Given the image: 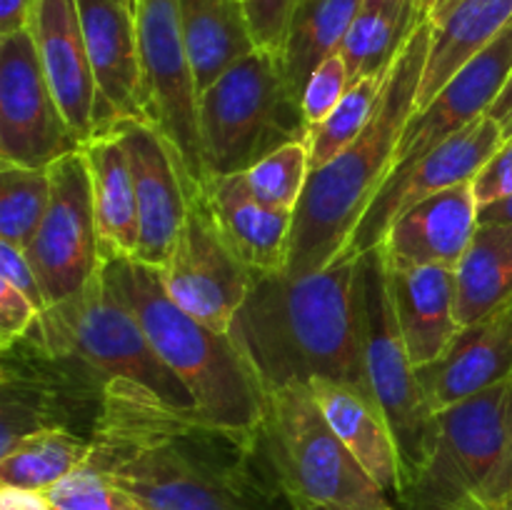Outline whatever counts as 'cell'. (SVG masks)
I'll use <instances>...</instances> for the list:
<instances>
[{
    "mask_svg": "<svg viewBox=\"0 0 512 510\" xmlns=\"http://www.w3.org/2000/svg\"><path fill=\"white\" fill-rule=\"evenodd\" d=\"M198 120L205 175L245 173L310 130L280 58L260 48L200 93Z\"/></svg>",
    "mask_w": 512,
    "mask_h": 510,
    "instance_id": "5b68a950",
    "label": "cell"
},
{
    "mask_svg": "<svg viewBox=\"0 0 512 510\" xmlns=\"http://www.w3.org/2000/svg\"><path fill=\"white\" fill-rule=\"evenodd\" d=\"M473 193L480 208L512 195V138L500 145L498 153L473 178Z\"/></svg>",
    "mask_w": 512,
    "mask_h": 510,
    "instance_id": "74e56055",
    "label": "cell"
},
{
    "mask_svg": "<svg viewBox=\"0 0 512 510\" xmlns=\"http://www.w3.org/2000/svg\"><path fill=\"white\" fill-rule=\"evenodd\" d=\"M30 33L55 100L80 143L113 130L95 85L78 0H35Z\"/></svg>",
    "mask_w": 512,
    "mask_h": 510,
    "instance_id": "e0dca14e",
    "label": "cell"
},
{
    "mask_svg": "<svg viewBox=\"0 0 512 510\" xmlns=\"http://www.w3.org/2000/svg\"><path fill=\"white\" fill-rule=\"evenodd\" d=\"M120 3H128V5H135V0H120Z\"/></svg>",
    "mask_w": 512,
    "mask_h": 510,
    "instance_id": "681fc988",
    "label": "cell"
},
{
    "mask_svg": "<svg viewBox=\"0 0 512 510\" xmlns=\"http://www.w3.org/2000/svg\"><path fill=\"white\" fill-rule=\"evenodd\" d=\"M158 273L180 308L218 333H228L235 313L248 298L253 270L220 235L200 185L190 200L178 240Z\"/></svg>",
    "mask_w": 512,
    "mask_h": 510,
    "instance_id": "4fadbf2b",
    "label": "cell"
},
{
    "mask_svg": "<svg viewBox=\"0 0 512 510\" xmlns=\"http://www.w3.org/2000/svg\"><path fill=\"white\" fill-rule=\"evenodd\" d=\"M0 278H5L20 293L28 295L35 303V308L40 310V315L45 313L48 305H45L43 288H40L38 273H35L25 248H18V245L8 243V240H0Z\"/></svg>",
    "mask_w": 512,
    "mask_h": 510,
    "instance_id": "f35d334b",
    "label": "cell"
},
{
    "mask_svg": "<svg viewBox=\"0 0 512 510\" xmlns=\"http://www.w3.org/2000/svg\"><path fill=\"white\" fill-rule=\"evenodd\" d=\"M50 205L48 168H0V240L28 248Z\"/></svg>",
    "mask_w": 512,
    "mask_h": 510,
    "instance_id": "1f68e13d",
    "label": "cell"
},
{
    "mask_svg": "<svg viewBox=\"0 0 512 510\" xmlns=\"http://www.w3.org/2000/svg\"><path fill=\"white\" fill-rule=\"evenodd\" d=\"M498 510H512V493L508 495V498H505V503L503 505H500V508Z\"/></svg>",
    "mask_w": 512,
    "mask_h": 510,
    "instance_id": "c3c4849f",
    "label": "cell"
},
{
    "mask_svg": "<svg viewBox=\"0 0 512 510\" xmlns=\"http://www.w3.org/2000/svg\"><path fill=\"white\" fill-rule=\"evenodd\" d=\"M0 510H55L48 495L40 490H23L0 485Z\"/></svg>",
    "mask_w": 512,
    "mask_h": 510,
    "instance_id": "60d3db41",
    "label": "cell"
},
{
    "mask_svg": "<svg viewBox=\"0 0 512 510\" xmlns=\"http://www.w3.org/2000/svg\"><path fill=\"white\" fill-rule=\"evenodd\" d=\"M363 0H300L285 33L283 63L293 93L303 95L305 83L323 60L340 53Z\"/></svg>",
    "mask_w": 512,
    "mask_h": 510,
    "instance_id": "f1b7e54d",
    "label": "cell"
},
{
    "mask_svg": "<svg viewBox=\"0 0 512 510\" xmlns=\"http://www.w3.org/2000/svg\"><path fill=\"white\" fill-rule=\"evenodd\" d=\"M200 193L220 235L253 273H283L295 213L260 203L250 193L245 173L205 175Z\"/></svg>",
    "mask_w": 512,
    "mask_h": 510,
    "instance_id": "44dd1931",
    "label": "cell"
},
{
    "mask_svg": "<svg viewBox=\"0 0 512 510\" xmlns=\"http://www.w3.org/2000/svg\"><path fill=\"white\" fill-rule=\"evenodd\" d=\"M178 5L198 93L258 50L243 0H178Z\"/></svg>",
    "mask_w": 512,
    "mask_h": 510,
    "instance_id": "484cf974",
    "label": "cell"
},
{
    "mask_svg": "<svg viewBox=\"0 0 512 510\" xmlns=\"http://www.w3.org/2000/svg\"><path fill=\"white\" fill-rule=\"evenodd\" d=\"M295 510H325V508H315V505H303V503H295ZM398 510H488V508H485V505H480V503L460 505V508H418V505L398 503Z\"/></svg>",
    "mask_w": 512,
    "mask_h": 510,
    "instance_id": "f6af8a7d",
    "label": "cell"
},
{
    "mask_svg": "<svg viewBox=\"0 0 512 510\" xmlns=\"http://www.w3.org/2000/svg\"><path fill=\"white\" fill-rule=\"evenodd\" d=\"M265 400V448L293 503L325 510H398L330 428L308 383H290Z\"/></svg>",
    "mask_w": 512,
    "mask_h": 510,
    "instance_id": "8992f818",
    "label": "cell"
},
{
    "mask_svg": "<svg viewBox=\"0 0 512 510\" xmlns=\"http://www.w3.org/2000/svg\"><path fill=\"white\" fill-rule=\"evenodd\" d=\"M510 403L512 380L440 410L428 460L398 503L418 508L478 503L508 448Z\"/></svg>",
    "mask_w": 512,
    "mask_h": 510,
    "instance_id": "9c48e42d",
    "label": "cell"
},
{
    "mask_svg": "<svg viewBox=\"0 0 512 510\" xmlns=\"http://www.w3.org/2000/svg\"><path fill=\"white\" fill-rule=\"evenodd\" d=\"M95 85L110 125L148 120L143 63L133 5L120 0H78Z\"/></svg>",
    "mask_w": 512,
    "mask_h": 510,
    "instance_id": "ac0fdd59",
    "label": "cell"
},
{
    "mask_svg": "<svg viewBox=\"0 0 512 510\" xmlns=\"http://www.w3.org/2000/svg\"><path fill=\"white\" fill-rule=\"evenodd\" d=\"M38 320L40 310L35 308L33 300L5 278H0V343H3V350L13 348L25 335H30Z\"/></svg>",
    "mask_w": 512,
    "mask_h": 510,
    "instance_id": "8d00e7d4",
    "label": "cell"
},
{
    "mask_svg": "<svg viewBox=\"0 0 512 510\" xmlns=\"http://www.w3.org/2000/svg\"><path fill=\"white\" fill-rule=\"evenodd\" d=\"M33 330L38 348L50 358H75L105 380H130L175 408L198 410L183 380L155 353L128 303L105 280L103 268L78 298L45 310Z\"/></svg>",
    "mask_w": 512,
    "mask_h": 510,
    "instance_id": "52a82bcc",
    "label": "cell"
},
{
    "mask_svg": "<svg viewBox=\"0 0 512 510\" xmlns=\"http://www.w3.org/2000/svg\"><path fill=\"white\" fill-rule=\"evenodd\" d=\"M423 18L418 0H363L340 48L350 80L388 73Z\"/></svg>",
    "mask_w": 512,
    "mask_h": 510,
    "instance_id": "83f0119b",
    "label": "cell"
},
{
    "mask_svg": "<svg viewBox=\"0 0 512 510\" xmlns=\"http://www.w3.org/2000/svg\"><path fill=\"white\" fill-rule=\"evenodd\" d=\"M418 3H420V13H423L425 18H428V15L433 13V10H435V5H438L440 0H418Z\"/></svg>",
    "mask_w": 512,
    "mask_h": 510,
    "instance_id": "bcb514c9",
    "label": "cell"
},
{
    "mask_svg": "<svg viewBox=\"0 0 512 510\" xmlns=\"http://www.w3.org/2000/svg\"><path fill=\"white\" fill-rule=\"evenodd\" d=\"M88 463L148 510H295L260 433L210 423L130 380L100 385Z\"/></svg>",
    "mask_w": 512,
    "mask_h": 510,
    "instance_id": "6da1fadb",
    "label": "cell"
},
{
    "mask_svg": "<svg viewBox=\"0 0 512 510\" xmlns=\"http://www.w3.org/2000/svg\"><path fill=\"white\" fill-rule=\"evenodd\" d=\"M93 188L95 225L103 260H138L140 225L128 148L118 130H105L83 143Z\"/></svg>",
    "mask_w": 512,
    "mask_h": 510,
    "instance_id": "d4e9b609",
    "label": "cell"
},
{
    "mask_svg": "<svg viewBox=\"0 0 512 510\" xmlns=\"http://www.w3.org/2000/svg\"><path fill=\"white\" fill-rule=\"evenodd\" d=\"M512 493V403H510V433H508V448H505L503 463L495 470L490 483L480 493L478 503L485 505L488 510H498L505 503V498Z\"/></svg>",
    "mask_w": 512,
    "mask_h": 510,
    "instance_id": "ab89813d",
    "label": "cell"
},
{
    "mask_svg": "<svg viewBox=\"0 0 512 510\" xmlns=\"http://www.w3.org/2000/svg\"><path fill=\"white\" fill-rule=\"evenodd\" d=\"M388 273L395 318L410 358L418 368L433 363L463 330L455 308V270L443 265H388Z\"/></svg>",
    "mask_w": 512,
    "mask_h": 510,
    "instance_id": "7402d4cb",
    "label": "cell"
},
{
    "mask_svg": "<svg viewBox=\"0 0 512 510\" xmlns=\"http://www.w3.org/2000/svg\"><path fill=\"white\" fill-rule=\"evenodd\" d=\"M358 265L360 258H338L308 275L253 273L228 335L263 395L325 378L375 398L363 358Z\"/></svg>",
    "mask_w": 512,
    "mask_h": 510,
    "instance_id": "7a4b0ae2",
    "label": "cell"
},
{
    "mask_svg": "<svg viewBox=\"0 0 512 510\" xmlns=\"http://www.w3.org/2000/svg\"><path fill=\"white\" fill-rule=\"evenodd\" d=\"M310 178V145L308 138L293 140L280 145L278 150L260 158L258 163L245 170L248 188L260 203L275 210L295 213L305 185Z\"/></svg>",
    "mask_w": 512,
    "mask_h": 510,
    "instance_id": "d6a6232c",
    "label": "cell"
},
{
    "mask_svg": "<svg viewBox=\"0 0 512 510\" xmlns=\"http://www.w3.org/2000/svg\"><path fill=\"white\" fill-rule=\"evenodd\" d=\"M55 510H148L128 488L98 465L85 463L45 490Z\"/></svg>",
    "mask_w": 512,
    "mask_h": 510,
    "instance_id": "836d02e7",
    "label": "cell"
},
{
    "mask_svg": "<svg viewBox=\"0 0 512 510\" xmlns=\"http://www.w3.org/2000/svg\"><path fill=\"white\" fill-rule=\"evenodd\" d=\"M358 295L365 373H368L375 400L393 428L400 450V465H403L405 493L428 460L435 415L425 403L418 365L410 358V350L395 318L388 263L380 245L360 255Z\"/></svg>",
    "mask_w": 512,
    "mask_h": 510,
    "instance_id": "ba28073f",
    "label": "cell"
},
{
    "mask_svg": "<svg viewBox=\"0 0 512 510\" xmlns=\"http://www.w3.org/2000/svg\"><path fill=\"white\" fill-rule=\"evenodd\" d=\"M103 273L143 325L160 360L190 390L198 413L240 433H260L268 400L230 335L180 308L165 290L158 268L118 258L105 260Z\"/></svg>",
    "mask_w": 512,
    "mask_h": 510,
    "instance_id": "277c9868",
    "label": "cell"
},
{
    "mask_svg": "<svg viewBox=\"0 0 512 510\" xmlns=\"http://www.w3.org/2000/svg\"><path fill=\"white\" fill-rule=\"evenodd\" d=\"M385 80H388V73L365 75V78L355 80L348 93L343 95V100L333 108V113L308 130L310 173L338 158L368 128L375 108H378L380 95H383Z\"/></svg>",
    "mask_w": 512,
    "mask_h": 510,
    "instance_id": "4dcf8cb0",
    "label": "cell"
},
{
    "mask_svg": "<svg viewBox=\"0 0 512 510\" xmlns=\"http://www.w3.org/2000/svg\"><path fill=\"white\" fill-rule=\"evenodd\" d=\"M512 305V225L480 223L455 268L460 325H473Z\"/></svg>",
    "mask_w": 512,
    "mask_h": 510,
    "instance_id": "4316f807",
    "label": "cell"
},
{
    "mask_svg": "<svg viewBox=\"0 0 512 510\" xmlns=\"http://www.w3.org/2000/svg\"><path fill=\"white\" fill-rule=\"evenodd\" d=\"M125 140L138 203V260L163 268L188 218L195 183L175 145L150 120H123L115 125Z\"/></svg>",
    "mask_w": 512,
    "mask_h": 510,
    "instance_id": "9a60e30c",
    "label": "cell"
},
{
    "mask_svg": "<svg viewBox=\"0 0 512 510\" xmlns=\"http://www.w3.org/2000/svg\"><path fill=\"white\" fill-rule=\"evenodd\" d=\"M478 220L490 225H512V195L510 198L498 200V203H490L485 208H480Z\"/></svg>",
    "mask_w": 512,
    "mask_h": 510,
    "instance_id": "7bdbcfd3",
    "label": "cell"
},
{
    "mask_svg": "<svg viewBox=\"0 0 512 510\" xmlns=\"http://www.w3.org/2000/svg\"><path fill=\"white\" fill-rule=\"evenodd\" d=\"M148 120L175 145L190 178H205L200 155L198 83L185 48L178 0H135Z\"/></svg>",
    "mask_w": 512,
    "mask_h": 510,
    "instance_id": "8fae6325",
    "label": "cell"
},
{
    "mask_svg": "<svg viewBox=\"0 0 512 510\" xmlns=\"http://www.w3.org/2000/svg\"><path fill=\"white\" fill-rule=\"evenodd\" d=\"M350 85H353V80H350L348 65H345L343 55L340 53L330 55L328 60H323V63L313 70V75H310L308 83H305L303 95H300L303 115L305 120H308L310 128L333 113V108L343 100V95L348 93Z\"/></svg>",
    "mask_w": 512,
    "mask_h": 510,
    "instance_id": "e575fe53",
    "label": "cell"
},
{
    "mask_svg": "<svg viewBox=\"0 0 512 510\" xmlns=\"http://www.w3.org/2000/svg\"><path fill=\"white\" fill-rule=\"evenodd\" d=\"M488 115H493V118L500 120L503 125L510 120V115H512V75H510L508 85H505V90L500 93V98L495 100V105L490 108Z\"/></svg>",
    "mask_w": 512,
    "mask_h": 510,
    "instance_id": "ee69618b",
    "label": "cell"
},
{
    "mask_svg": "<svg viewBox=\"0 0 512 510\" xmlns=\"http://www.w3.org/2000/svg\"><path fill=\"white\" fill-rule=\"evenodd\" d=\"M243 3L255 45L280 58L285 33L300 0H243Z\"/></svg>",
    "mask_w": 512,
    "mask_h": 510,
    "instance_id": "d590c367",
    "label": "cell"
},
{
    "mask_svg": "<svg viewBox=\"0 0 512 510\" xmlns=\"http://www.w3.org/2000/svg\"><path fill=\"white\" fill-rule=\"evenodd\" d=\"M430 50L418 88L423 110L448 80L512 23V0H440L428 15Z\"/></svg>",
    "mask_w": 512,
    "mask_h": 510,
    "instance_id": "cb8c5ba5",
    "label": "cell"
},
{
    "mask_svg": "<svg viewBox=\"0 0 512 510\" xmlns=\"http://www.w3.org/2000/svg\"><path fill=\"white\" fill-rule=\"evenodd\" d=\"M418 380L433 415L512 380L510 308L463 325L440 358L420 365Z\"/></svg>",
    "mask_w": 512,
    "mask_h": 510,
    "instance_id": "d6986e66",
    "label": "cell"
},
{
    "mask_svg": "<svg viewBox=\"0 0 512 510\" xmlns=\"http://www.w3.org/2000/svg\"><path fill=\"white\" fill-rule=\"evenodd\" d=\"M478 213L473 180L428 195L390 223L380 243L385 260L390 268L443 265L455 270L473 243Z\"/></svg>",
    "mask_w": 512,
    "mask_h": 510,
    "instance_id": "ffe728a7",
    "label": "cell"
},
{
    "mask_svg": "<svg viewBox=\"0 0 512 510\" xmlns=\"http://www.w3.org/2000/svg\"><path fill=\"white\" fill-rule=\"evenodd\" d=\"M510 313H512V305H510Z\"/></svg>",
    "mask_w": 512,
    "mask_h": 510,
    "instance_id": "f907efd6",
    "label": "cell"
},
{
    "mask_svg": "<svg viewBox=\"0 0 512 510\" xmlns=\"http://www.w3.org/2000/svg\"><path fill=\"white\" fill-rule=\"evenodd\" d=\"M512 75V23L463 65L443 90L410 118L388 178L413 168L425 153L490 113Z\"/></svg>",
    "mask_w": 512,
    "mask_h": 510,
    "instance_id": "2e32d148",
    "label": "cell"
},
{
    "mask_svg": "<svg viewBox=\"0 0 512 510\" xmlns=\"http://www.w3.org/2000/svg\"><path fill=\"white\" fill-rule=\"evenodd\" d=\"M503 128H505V138H512V115H510V120H508V123L503 125Z\"/></svg>",
    "mask_w": 512,
    "mask_h": 510,
    "instance_id": "7dc6e473",
    "label": "cell"
},
{
    "mask_svg": "<svg viewBox=\"0 0 512 510\" xmlns=\"http://www.w3.org/2000/svg\"><path fill=\"white\" fill-rule=\"evenodd\" d=\"M48 173V213L25 253L38 273L45 305L55 308L78 298L88 288L103 268V255L83 148L55 160Z\"/></svg>",
    "mask_w": 512,
    "mask_h": 510,
    "instance_id": "30bf717a",
    "label": "cell"
},
{
    "mask_svg": "<svg viewBox=\"0 0 512 510\" xmlns=\"http://www.w3.org/2000/svg\"><path fill=\"white\" fill-rule=\"evenodd\" d=\"M88 458L90 438H80L68 428L35 430L0 455V485L45 493L83 468Z\"/></svg>",
    "mask_w": 512,
    "mask_h": 510,
    "instance_id": "f546056e",
    "label": "cell"
},
{
    "mask_svg": "<svg viewBox=\"0 0 512 510\" xmlns=\"http://www.w3.org/2000/svg\"><path fill=\"white\" fill-rule=\"evenodd\" d=\"M83 148L65 120L30 28L0 38V163L50 168Z\"/></svg>",
    "mask_w": 512,
    "mask_h": 510,
    "instance_id": "7c38bea8",
    "label": "cell"
},
{
    "mask_svg": "<svg viewBox=\"0 0 512 510\" xmlns=\"http://www.w3.org/2000/svg\"><path fill=\"white\" fill-rule=\"evenodd\" d=\"M308 385L335 435L348 445L370 478L398 503L403 495V465L393 428L378 400L338 380L315 378Z\"/></svg>",
    "mask_w": 512,
    "mask_h": 510,
    "instance_id": "603a6c76",
    "label": "cell"
},
{
    "mask_svg": "<svg viewBox=\"0 0 512 510\" xmlns=\"http://www.w3.org/2000/svg\"><path fill=\"white\" fill-rule=\"evenodd\" d=\"M35 0H0V38L30 28Z\"/></svg>",
    "mask_w": 512,
    "mask_h": 510,
    "instance_id": "b9f144b4",
    "label": "cell"
},
{
    "mask_svg": "<svg viewBox=\"0 0 512 510\" xmlns=\"http://www.w3.org/2000/svg\"><path fill=\"white\" fill-rule=\"evenodd\" d=\"M505 140L508 138L503 123L493 115H483L473 125L435 145L413 168L385 180L340 258H360L368 250L378 248L390 223L428 195L470 183Z\"/></svg>",
    "mask_w": 512,
    "mask_h": 510,
    "instance_id": "5bb4252c",
    "label": "cell"
},
{
    "mask_svg": "<svg viewBox=\"0 0 512 510\" xmlns=\"http://www.w3.org/2000/svg\"><path fill=\"white\" fill-rule=\"evenodd\" d=\"M430 20L413 35L388 70L368 128L323 168L313 170L300 198L283 273L308 275L333 265L395 165L400 138L418 108V88L430 50Z\"/></svg>",
    "mask_w": 512,
    "mask_h": 510,
    "instance_id": "3957f363",
    "label": "cell"
}]
</instances>
